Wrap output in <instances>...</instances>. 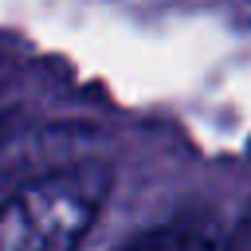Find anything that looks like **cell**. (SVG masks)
Segmentation results:
<instances>
[{
	"label": "cell",
	"instance_id": "cell-1",
	"mask_svg": "<svg viewBox=\"0 0 251 251\" xmlns=\"http://www.w3.org/2000/svg\"><path fill=\"white\" fill-rule=\"evenodd\" d=\"M114 188L102 161L55 169L0 200V251H78Z\"/></svg>",
	"mask_w": 251,
	"mask_h": 251
},
{
	"label": "cell",
	"instance_id": "cell-2",
	"mask_svg": "<svg viewBox=\"0 0 251 251\" xmlns=\"http://www.w3.org/2000/svg\"><path fill=\"white\" fill-rule=\"evenodd\" d=\"M126 251H216L212 239L188 231V227H169V231H149L137 243H129Z\"/></svg>",
	"mask_w": 251,
	"mask_h": 251
},
{
	"label": "cell",
	"instance_id": "cell-3",
	"mask_svg": "<svg viewBox=\"0 0 251 251\" xmlns=\"http://www.w3.org/2000/svg\"><path fill=\"white\" fill-rule=\"evenodd\" d=\"M216 251H251V208L235 220V227L224 235V243H216Z\"/></svg>",
	"mask_w": 251,
	"mask_h": 251
},
{
	"label": "cell",
	"instance_id": "cell-4",
	"mask_svg": "<svg viewBox=\"0 0 251 251\" xmlns=\"http://www.w3.org/2000/svg\"><path fill=\"white\" fill-rule=\"evenodd\" d=\"M0 200H4V188H0Z\"/></svg>",
	"mask_w": 251,
	"mask_h": 251
}]
</instances>
